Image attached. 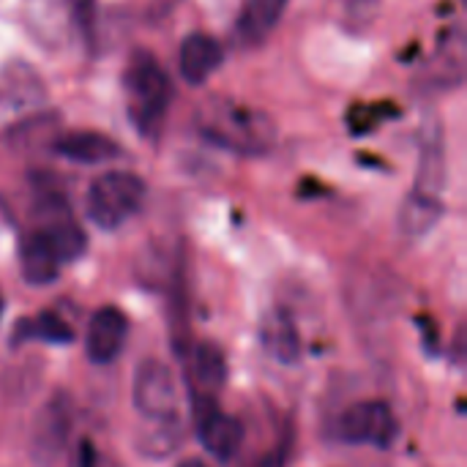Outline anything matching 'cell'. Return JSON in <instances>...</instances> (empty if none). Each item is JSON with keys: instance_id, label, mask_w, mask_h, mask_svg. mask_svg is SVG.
I'll return each instance as SVG.
<instances>
[{"instance_id": "obj_1", "label": "cell", "mask_w": 467, "mask_h": 467, "mask_svg": "<svg viewBox=\"0 0 467 467\" xmlns=\"http://www.w3.org/2000/svg\"><path fill=\"white\" fill-rule=\"evenodd\" d=\"M197 131L216 148L238 156L268 153L276 140V126L263 109L235 99H208L197 109Z\"/></svg>"}, {"instance_id": "obj_2", "label": "cell", "mask_w": 467, "mask_h": 467, "mask_svg": "<svg viewBox=\"0 0 467 467\" xmlns=\"http://www.w3.org/2000/svg\"><path fill=\"white\" fill-rule=\"evenodd\" d=\"M123 93L134 129L145 137H156L172 101V82L150 52L137 49L129 57L123 74Z\"/></svg>"}, {"instance_id": "obj_3", "label": "cell", "mask_w": 467, "mask_h": 467, "mask_svg": "<svg viewBox=\"0 0 467 467\" xmlns=\"http://www.w3.org/2000/svg\"><path fill=\"white\" fill-rule=\"evenodd\" d=\"M145 202V181L134 172H104L88 189V219L101 230H118Z\"/></svg>"}, {"instance_id": "obj_4", "label": "cell", "mask_w": 467, "mask_h": 467, "mask_svg": "<svg viewBox=\"0 0 467 467\" xmlns=\"http://www.w3.org/2000/svg\"><path fill=\"white\" fill-rule=\"evenodd\" d=\"M134 408L145 421L181 419V391L172 369L156 358H148L134 372Z\"/></svg>"}, {"instance_id": "obj_5", "label": "cell", "mask_w": 467, "mask_h": 467, "mask_svg": "<svg viewBox=\"0 0 467 467\" xmlns=\"http://www.w3.org/2000/svg\"><path fill=\"white\" fill-rule=\"evenodd\" d=\"M337 435L345 443L391 449L400 438V421L386 402L369 400V402H358L342 413V419L337 424Z\"/></svg>"}, {"instance_id": "obj_6", "label": "cell", "mask_w": 467, "mask_h": 467, "mask_svg": "<svg viewBox=\"0 0 467 467\" xmlns=\"http://www.w3.org/2000/svg\"><path fill=\"white\" fill-rule=\"evenodd\" d=\"M194 427L200 443L216 460L227 462L238 454L244 441V427L233 416H227L216 405V400H194Z\"/></svg>"}, {"instance_id": "obj_7", "label": "cell", "mask_w": 467, "mask_h": 467, "mask_svg": "<svg viewBox=\"0 0 467 467\" xmlns=\"http://www.w3.org/2000/svg\"><path fill=\"white\" fill-rule=\"evenodd\" d=\"M47 99L44 82L22 60L5 63L0 71V120L5 118H22L33 109H38Z\"/></svg>"}, {"instance_id": "obj_8", "label": "cell", "mask_w": 467, "mask_h": 467, "mask_svg": "<svg viewBox=\"0 0 467 467\" xmlns=\"http://www.w3.org/2000/svg\"><path fill=\"white\" fill-rule=\"evenodd\" d=\"M68 427H71V408L66 397L57 394L41 408L30 432V454L38 465H52L63 454L68 441Z\"/></svg>"}, {"instance_id": "obj_9", "label": "cell", "mask_w": 467, "mask_h": 467, "mask_svg": "<svg viewBox=\"0 0 467 467\" xmlns=\"http://www.w3.org/2000/svg\"><path fill=\"white\" fill-rule=\"evenodd\" d=\"M126 334H129L126 315L118 306H101L99 312H93V317L88 323V334H85L88 358L93 364L115 361L126 345Z\"/></svg>"}, {"instance_id": "obj_10", "label": "cell", "mask_w": 467, "mask_h": 467, "mask_svg": "<svg viewBox=\"0 0 467 467\" xmlns=\"http://www.w3.org/2000/svg\"><path fill=\"white\" fill-rule=\"evenodd\" d=\"M222 60H224V52H222V44H219L213 36L189 33V36L181 41V49H178V68H181V77H183L192 88L205 85V82L219 71Z\"/></svg>"}, {"instance_id": "obj_11", "label": "cell", "mask_w": 467, "mask_h": 467, "mask_svg": "<svg viewBox=\"0 0 467 467\" xmlns=\"http://www.w3.org/2000/svg\"><path fill=\"white\" fill-rule=\"evenodd\" d=\"M446 183V153H443V134L441 123L430 118L421 126V145H419V170H416V186L413 192L441 197Z\"/></svg>"}, {"instance_id": "obj_12", "label": "cell", "mask_w": 467, "mask_h": 467, "mask_svg": "<svg viewBox=\"0 0 467 467\" xmlns=\"http://www.w3.org/2000/svg\"><path fill=\"white\" fill-rule=\"evenodd\" d=\"M227 378V361L219 345L197 342L189 353V386L194 400H216Z\"/></svg>"}, {"instance_id": "obj_13", "label": "cell", "mask_w": 467, "mask_h": 467, "mask_svg": "<svg viewBox=\"0 0 467 467\" xmlns=\"http://www.w3.org/2000/svg\"><path fill=\"white\" fill-rule=\"evenodd\" d=\"M52 150L77 164H101L120 156V145L99 131H68L52 142Z\"/></svg>"}, {"instance_id": "obj_14", "label": "cell", "mask_w": 467, "mask_h": 467, "mask_svg": "<svg viewBox=\"0 0 467 467\" xmlns=\"http://www.w3.org/2000/svg\"><path fill=\"white\" fill-rule=\"evenodd\" d=\"M263 345L279 364H296L301 358V337L293 317L282 309H274L263 320Z\"/></svg>"}, {"instance_id": "obj_15", "label": "cell", "mask_w": 467, "mask_h": 467, "mask_svg": "<svg viewBox=\"0 0 467 467\" xmlns=\"http://www.w3.org/2000/svg\"><path fill=\"white\" fill-rule=\"evenodd\" d=\"M287 8V0H246L244 11L238 16V36L244 44H260L265 41L274 27L279 25L282 14Z\"/></svg>"}, {"instance_id": "obj_16", "label": "cell", "mask_w": 467, "mask_h": 467, "mask_svg": "<svg viewBox=\"0 0 467 467\" xmlns=\"http://www.w3.org/2000/svg\"><path fill=\"white\" fill-rule=\"evenodd\" d=\"M19 263H22V276L30 285H49L57 279V271H60V263L55 260V254L49 252V246L38 230H33L22 238Z\"/></svg>"}, {"instance_id": "obj_17", "label": "cell", "mask_w": 467, "mask_h": 467, "mask_svg": "<svg viewBox=\"0 0 467 467\" xmlns=\"http://www.w3.org/2000/svg\"><path fill=\"white\" fill-rule=\"evenodd\" d=\"M443 216L441 197H430L421 192H410L400 208V230L408 238H424Z\"/></svg>"}, {"instance_id": "obj_18", "label": "cell", "mask_w": 467, "mask_h": 467, "mask_svg": "<svg viewBox=\"0 0 467 467\" xmlns=\"http://www.w3.org/2000/svg\"><path fill=\"white\" fill-rule=\"evenodd\" d=\"M16 337H25V339H41V342H49V345H68L74 339V331L71 326L57 317L55 312H41L36 320H25L16 326Z\"/></svg>"}, {"instance_id": "obj_19", "label": "cell", "mask_w": 467, "mask_h": 467, "mask_svg": "<svg viewBox=\"0 0 467 467\" xmlns=\"http://www.w3.org/2000/svg\"><path fill=\"white\" fill-rule=\"evenodd\" d=\"M178 443H181V419H167V421H148L137 449L148 457H167L170 451H175Z\"/></svg>"}, {"instance_id": "obj_20", "label": "cell", "mask_w": 467, "mask_h": 467, "mask_svg": "<svg viewBox=\"0 0 467 467\" xmlns=\"http://www.w3.org/2000/svg\"><path fill=\"white\" fill-rule=\"evenodd\" d=\"M380 0H339V22L350 33H367L378 19Z\"/></svg>"}, {"instance_id": "obj_21", "label": "cell", "mask_w": 467, "mask_h": 467, "mask_svg": "<svg viewBox=\"0 0 467 467\" xmlns=\"http://www.w3.org/2000/svg\"><path fill=\"white\" fill-rule=\"evenodd\" d=\"M397 112L400 109L394 104H356L348 115V123H350L353 134H364V131L375 129L378 123L397 118Z\"/></svg>"}, {"instance_id": "obj_22", "label": "cell", "mask_w": 467, "mask_h": 467, "mask_svg": "<svg viewBox=\"0 0 467 467\" xmlns=\"http://www.w3.org/2000/svg\"><path fill=\"white\" fill-rule=\"evenodd\" d=\"M74 27L82 33L85 44H93L96 38V0H66Z\"/></svg>"}, {"instance_id": "obj_23", "label": "cell", "mask_w": 467, "mask_h": 467, "mask_svg": "<svg viewBox=\"0 0 467 467\" xmlns=\"http://www.w3.org/2000/svg\"><path fill=\"white\" fill-rule=\"evenodd\" d=\"M82 467H96V457H93V449H90V443H82Z\"/></svg>"}, {"instance_id": "obj_24", "label": "cell", "mask_w": 467, "mask_h": 467, "mask_svg": "<svg viewBox=\"0 0 467 467\" xmlns=\"http://www.w3.org/2000/svg\"><path fill=\"white\" fill-rule=\"evenodd\" d=\"M178 467H208L202 460H186V462H181Z\"/></svg>"}, {"instance_id": "obj_25", "label": "cell", "mask_w": 467, "mask_h": 467, "mask_svg": "<svg viewBox=\"0 0 467 467\" xmlns=\"http://www.w3.org/2000/svg\"><path fill=\"white\" fill-rule=\"evenodd\" d=\"M0 317H3V298H0Z\"/></svg>"}]
</instances>
